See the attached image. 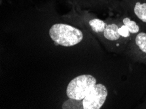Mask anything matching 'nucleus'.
Returning a JSON list of instances; mask_svg holds the SVG:
<instances>
[{
  "instance_id": "obj_1",
  "label": "nucleus",
  "mask_w": 146,
  "mask_h": 109,
  "mask_svg": "<svg viewBox=\"0 0 146 109\" xmlns=\"http://www.w3.org/2000/svg\"><path fill=\"white\" fill-rule=\"evenodd\" d=\"M111 92L102 82L98 81L83 99L75 101L70 99L64 102L62 108L100 109L110 102Z\"/></svg>"
},
{
  "instance_id": "obj_2",
  "label": "nucleus",
  "mask_w": 146,
  "mask_h": 109,
  "mask_svg": "<svg viewBox=\"0 0 146 109\" xmlns=\"http://www.w3.org/2000/svg\"><path fill=\"white\" fill-rule=\"evenodd\" d=\"M48 35L55 44L66 47L80 43L84 38L83 32L67 24H53L48 30Z\"/></svg>"
},
{
  "instance_id": "obj_3",
  "label": "nucleus",
  "mask_w": 146,
  "mask_h": 109,
  "mask_svg": "<svg viewBox=\"0 0 146 109\" xmlns=\"http://www.w3.org/2000/svg\"><path fill=\"white\" fill-rule=\"evenodd\" d=\"M97 83V79L92 75H79L71 81L66 88L68 99L80 101L83 99Z\"/></svg>"
},
{
  "instance_id": "obj_4",
  "label": "nucleus",
  "mask_w": 146,
  "mask_h": 109,
  "mask_svg": "<svg viewBox=\"0 0 146 109\" xmlns=\"http://www.w3.org/2000/svg\"><path fill=\"white\" fill-rule=\"evenodd\" d=\"M123 55L134 63L146 65V31L142 30L132 37Z\"/></svg>"
},
{
  "instance_id": "obj_5",
  "label": "nucleus",
  "mask_w": 146,
  "mask_h": 109,
  "mask_svg": "<svg viewBox=\"0 0 146 109\" xmlns=\"http://www.w3.org/2000/svg\"><path fill=\"white\" fill-rule=\"evenodd\" d=\"M121 12L135 20L146 29V0H120Z\"/></svg>"
},
{
  "instance_id": "obj_6",
  "label": "nucleus",
  "mask_w": 146,
  "mask_h": 109,
  "mask_svg": "<svg viewBox=\"0 0 146 109\" xmlns=\"http://www.w3.org/2000/svg\"><path fill=\"white\" fill-rule=\"evenodd\" d=\"M80 7H88L106 10L111 13H121L120 0H72Z\"/></svg>"
},
{
  "instance_id": "obj_7",
  "label": "nucleus",
  "mask_w": 146,
  "mask_h": 109,
  "mask_svg": "<svg viewBox=\"0 0 146 109\" xmlns=\"http://www.w3.org/2000/svg\"><path fill=\"white\" fill-rule=\"evenodd\" d=\"M115 17L129 30L132 37H133L134 35L137 34L141 31L146 30V29L143 28L140 24H139L135 20L132 19L131 17H130L129 15L125 14V13L123 12L117 13Z\"/></svg>"
}]
</instances>
